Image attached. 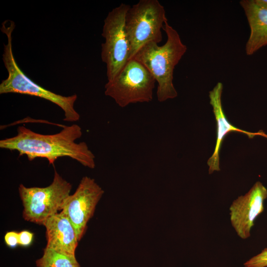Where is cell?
<instances>
[{
	"label": "cell",
	"mask_w": 267,
	"mask_h": 267,
	"mask_svg": "<svg viewBox=\"0 0 267 267\" xmlns=\"http://www.w3.org/2000/svg\"><path fill=\"white\" fill-rule=\"evenodd\" d=\"M82 134L77 124L64 126L60 132L52 134H41L19 126L16 135L0 140V147L16 150L19 156L26 155L30 161L45 158L53 165L58 158L68 157L92 169L95 166L94 155L85 142H75Z\"/></svg>",
	"instance_id": "cell-1"
},
{
	"label": "cell",
	"mask_w": 267,
	"mask_h": 267,
	"mask_svg": "<svg viewBox=\"0 0 267 267\" xmlns=\"http://www.w3.org/2000/svg\"><path fill=\"white\" fill-rule=\"evenodd\" d=\"M164 26L163 30L167 36L166 43L159 46L156 43L149 42L133 58L145 67L157 82V96L161 102L177 97L173 84L174 70L187 50L178 33L168 21Z\"/></svg>",
	"instance_id": "cell-2"
},
{
	"label": "cell",
	"mask_w": 267,
	"mask_h": 267,
	"mask_svg": "<svg viewBox=\"0 0 267 267\" xmlns=\"http://www.w3.org/2000/svg\"><path fill=\"white\" fill-rule=\"evenodd\" d=\"M14 28L15 23L11 20H6L2 23L1 30L7 37V43L4 45L2 59L8 76L0 84V94L19 93L43 98L62 109L64 121L70 122L79 121L80 116L74 107L78 97L77 94L63 96L55 93L36 84L20 68L12 50V35Z\"/></svg>",
	"instance_id": "cell-3"
},
{
	"label": "cell",
	"mask_w": 267,
	"mask_h": 267,
	"mask_svg": "<svg viewBox=\"0 0 267 267\" xmlns=\"http://www.w3.org/2000/svg\"><path fill=\"white\" fill-rule=\"evenodd\" d=\"M167 21L165 8L158 0H140L130 7L125 17L129 60L146 44L162 41L161 30Z\"/></svg>",
	"instance_id": "cell-4"
},
{
	"label": "cell",
	"mask_w": 267,
	"mask_h": 267,
	"mask_svg": "<svg viewBox=\"0 0 267 267\" xmlns=\"http://www.w3.org/2000/svg\"><path fill=\"white\" fill-rule=\"evenodd\" d=\"M71 189V184L55 170L53 180L47 186L27 187L20 184L18 192L23 206V218L44 225L47 219L62 210Z\"/></svg>",
	"instance_id": "cell-5"
},
{
	"label": "cell",
	"mask_w": 267,
	"mask_h": 267,
	"mask_svg": "<svg viewBox=\"0 0 267 267\" xmlns=\"http://www.w3.org/2000/svg\"><path fill=\"white\" fill-rule=\"evenodd\" d=\"M156 80L141 63L129 60L115 78L105 85L104 93L121 107L153 99Z\"/></svg>",
	"instance_id": "cell-6"
},
{
	"label": "cell",
	"mask_w": 267,
	"mask_h": 267,
	"mask_svg": "<svg viewBox=\"0 0 267 267\" xmlns=\"http://www.w3.org/2000/svg\"><path fill=\"white\" fill-rule=\"evenodd\" d=\"M131 6L121 3L104 19L101 57L106 65L108 81L113 80L129 60L130 44L125 30V17Z\"/></svg>",
	"instance_id": "cell-7"
},
{
	"label": "cell",
	"mask_w": 267,
	"mask_h": 267,
	"mask_svg": "<svg viewBox=\"0 0 267 267\" xmlns=\"http://www.w3.org/2000/svg\"><path fill=\"white\" fill-rule=\"evenodd\" d=\"M104 192L94 179L85 176L75 192L67 199L61 212L72 223L79 241L85 233L87 223Z\"/></svg>",
	"instance_id": "cell-8"
},
{
	"label": "cell",
	"mask_w": 267,
	"mask_h": 267,
	"mask_svg": "<svg viewBox=\"0 0 267 267\" xmlns=\"http://www.w3.org/2000/svg\"><path fill=\"white\" fill-rule=\"evenodd\" d=\"M267 198V189L258 181L244 195L232 202L229 207L231 224L241 239L250 236L255 219L264 211V202Z\"/></svg>",
	"instance_id": "cell-9"
},
{
	"label": "cell",
	"mask_w": 267,
	"mask_h": 267,
	"mask_svg": "<svg viewBox=\"0 0 267 267\" xmlns=\"http://www.w3.org/2000/svg\"><path fill=\"white\" fill-rule=\"evenodd\" d=\"M222 83L218 82L214 88L209 91V93L210 104L213 107V111L217 123L216 145L212 155L207 161L209 174H212L215 171H220V150L223 139L227 134L232 132H238L246 134L249 138H253L257 135L262 136L267 138V134L262 130L256 133L249 132L236 128L230 123L225 116L222 106Z\"/></svg>",
	"instance_id": "cell-10"
},
{
	"label": "cell",
	"mask_w": 267,
	"mask_h": 267,
	"mask_svg": "<svg viewBox=\"0 0 267 267\" xmlns=\"http://www.w3.org/2000/svg\"><path fill=\"white\" fill-rule=\"evenodd\" d=\"M45 228L46 247L59 252L75 256L78 239L74 226L61 212L49 217L44 223Z\"/></svg>",
	"instance_id": "cell-11"
},
{
	"label": "cell",
	"mask_w": 267,
	"mask_h": 267,
	"mask_svg": "<svg viewBox=\"0 0 267 267\" xmlns=\"http://www.w3.org/2000/svg\"><path fill=\"white\" fill-rule=\"evenodd\" d=\"M240 4L250 29L245 45L246 54L251 55L267 45V6L258 3L256 0H242Z\"/></svg>",
	"instance_id": "cell-12"
},
{
	"label": "cell",
	"mask_w": 267,
	"mask_h": 267,
	"mask_svg": "<svg viewBox=\"0 0 267 267\" xmlns=\"http://www.w3.org/2000/svg\"><path fill=\"white\" fill-rule=\"evenodd\" d=\"M37 267H80L75 256L66 255L46 247L36 261Z\"/></svg>",
	"instance_id": "cell-13"
},
{
	"label": "cell",
	"mask_w": 267,
	"mask_h": 267,
	"mask_svg": "<svg viewBox=\"0 0 267 267\" xmlns=\"http://www.w3.org/2000/svg\"><path fill=\"white\" fill-rule=\"evenodd\" d=\"M245 267H267V248L259 254L252 257L244 264Z\"/></svg>",
	"instance_id": "cell-14"
},
{
	"label": "cell",
	"mask_w": 267,
	"mask_h": 267,
	"mask_svg": "<svg viewBox=\"0 0 267 267\" xmlns=\"http://www.w3.org/2000/svg\"><path fill=\"white\" fill-rule=\"evenodd\" d=\"M34 234L28 230H23L18 232L19 245L26 247L32 242Z\"/></svg>",
	"instance_id": "cell-15"
},
{
	"label": "cell",
	"mask_w": 267,
	"mask_h": 267,
	"mask_svg": "<svg viewBox=\"0 0 267 267\" xmlns=\"http://www.w3.org/2000/svg\"><path fill=\"white\" fill-rule=\"evenodd\" d=\"M5 244L10 248H15L19 245L18 232L11 231L7 232L4 237Z\"/></svg>",
	"instance_id": "cell-16"
},
{
	"label": "cell",
	"mask_w": 267,
	"mask_h": 267,
	"mask_svg": "<svg viewBox=\"0 0 267 267\" xmlns=\"http://www.w3.org/2000/svg\"><path fill=\"white\" fill-rule=\"evenodd\" d=\"M258 3L267 6V0H256Z\"/></svg>",
	"instance_id": "cell-17"
}]
</instances>
